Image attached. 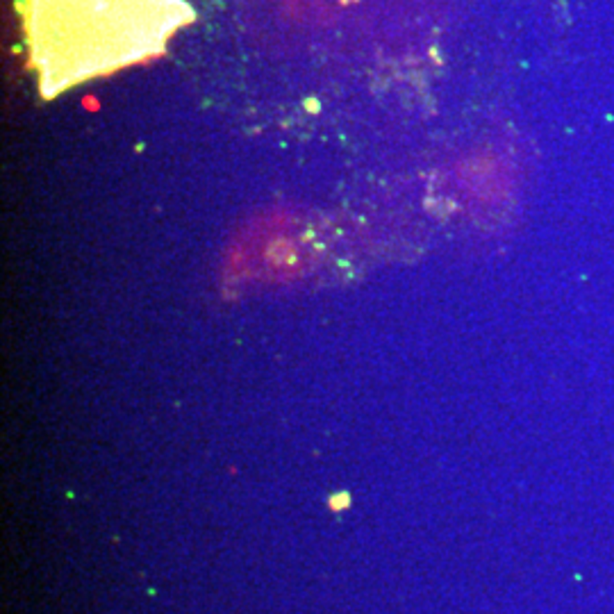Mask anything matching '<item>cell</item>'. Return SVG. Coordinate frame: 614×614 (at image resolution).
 <instances>
[{"instance_id":"1","label":"cell","mask_w":614,"mask_h":614,"mask_svg":"<svg viewBox=\"0 0 614 614\" xmlns=\"http://www.w3.org/2000/svg\"><path fill=\"white\" fill-rule=\"evenodd\" d=\"M18 12L46 100L164 55L171 37L196 20L184 0H18Z\"/></svg>"}]
</instances>
